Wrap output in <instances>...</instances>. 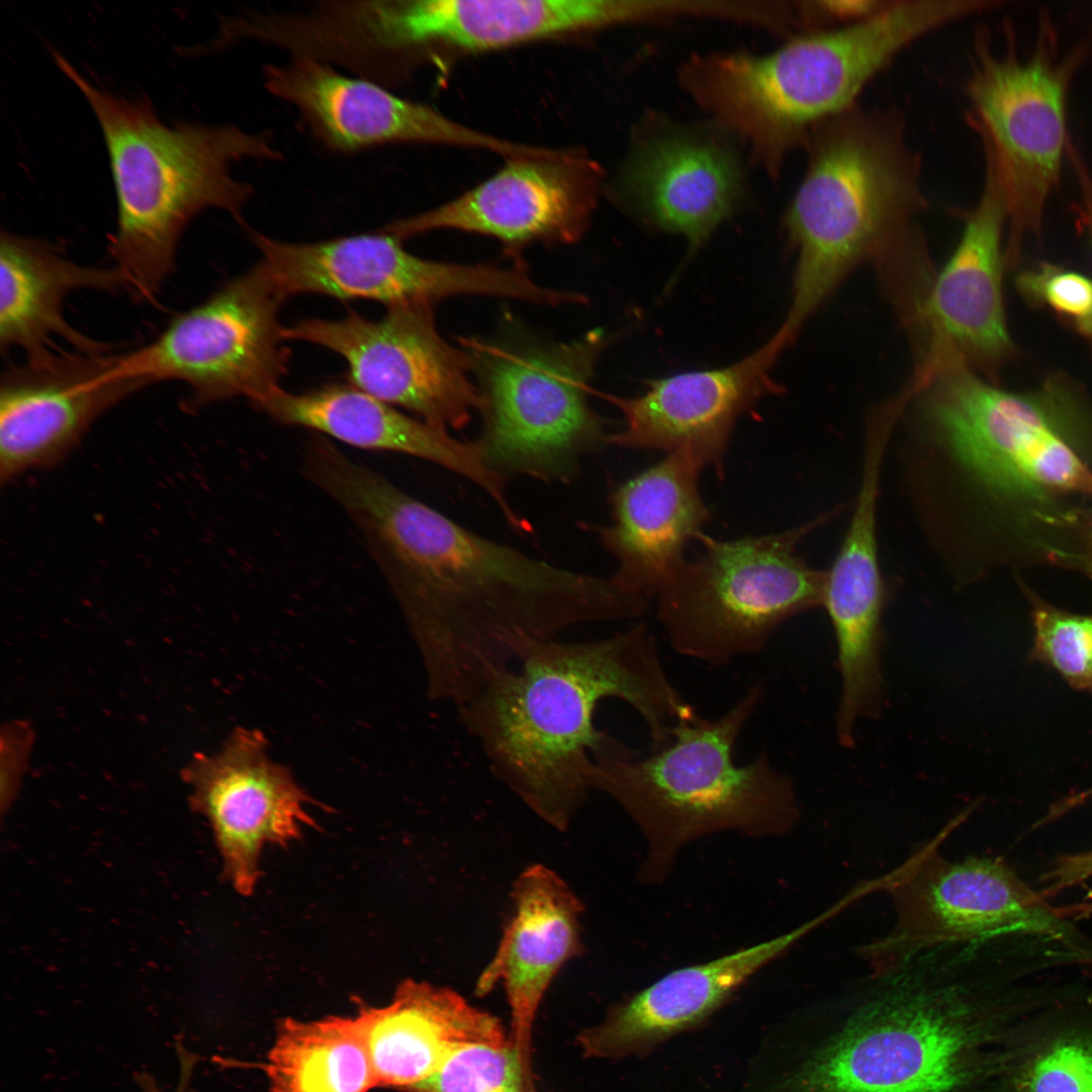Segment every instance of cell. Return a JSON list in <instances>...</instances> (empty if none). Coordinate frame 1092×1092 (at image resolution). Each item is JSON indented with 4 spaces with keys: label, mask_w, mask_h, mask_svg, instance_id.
Instances as JSON below:
<instances>
[{
    "label": "cell",
    "mask_w": 1092,
    "mask_h": 1092,
    "mask_svg": "<svg viewBox=\"0 0 1092 1092\" xmlns=\"http://www.w3.org/2000/svg\"><path fill=\"white\" fill-rule=\"evenodd\" d=\"M829 910L792 930L701 964L673 970L615 1003L605 1019L578 1037L589 1058L645 1057L668 1039L702 1026L760 970L818 926Z\"/></svg>",
    "instance_id": "cell-21"
},
{
    "label": "cell",
    "mask_w": 1092,
    "mask_h": 1092,
    "mask_svg": "<svg viewBox=\"0 0 1092 1092\" xmlns=\"http://www.w3.org/2000/svg\"><path fill=\"white\" fill-rule=\"evenodd\" d=\"M763 693L756 684L717 718L695 713L678 721L670 743L646 757L594 758L592 789L620 805L643 836L640 882L663 883L681 850L702 837L725 831L781 836L798 823L793 780L767 752L745 764L734 760L737 739Z\"/></svg>",
    "instance_id": "cell-8"
},
{
    "label": "cell",
    "mask_w": 1092,
    "mask_h": 1092,
    "mask_svg": "<svg viewBox=\"0 0 1092 1092\" xmlns=\"http://www.w3.org/2000/svg\"><path fill=\"white\" fill-rule=\"evenodd\" d=\"M622 198L655 226L702 246L742 197L734 154L711 139L667 132L638 146L617 186Z\"/></svg>",
    "instance_id": "cell-26"
},
{
    "label": "cell",
    "mask_w": 1092,
    "mask_h": 1092,
    "mask_svg": "<svg viewBox=\"0 0 1092 1092\" xmlns=\"http://www.w3.org/2000/svg\"><path fill=\"white\" fill-rule=\"evenodd\" d=\"M258 729H234L214 754H196L184 778L193 808L213 832L223 875L237 892L253 894L267 845L287 846L316 823L305 810L314 801L289 767L273 761Z\"/></svg>",
    "instance_id": "cell-18"
},
{
    "label": "cell",
    "mask_w": 1092,
    "mask_h": 1092,
    "mask_svg": "<svg viewBox=\"0 0 1092 1092\" xmlns=\"http://www.w3.org/2000/svg\"><path fill=\"white\" fill-rule=\"evenodd\" d=\"M1066 155L1069 157L1080 191L1081 203L1078 210L1092 243V173L1072 142L1068 145Z\"/></svg>",
    "instance_id": "cell-35"
},
{
    "label": "cell",
    "mask_w": 1092,
    "mask_h": 1092,
    "mask_svg": "<svg viewBox=\"0 0 1092 1092\" xmlns=\"http://www.w3.org/2000/svg\"><path fill=\"white\" fill-rule=\"evenodd\" d=\"M117 356L50 349L2 372V480L56 463L100 416L152 385L114 376Z\"/></svg>",
    "instance_id": "cell-19"
},
{
    "label": "cell",
    "mask_w": 1092,
    "mask_h": 1092,
    "mask_svg": "<svg viewBox=\"0 0 1092 1092\" xmlns=\"http://www.w3.org/2000/svg\"><path fill=\"white\" fill-rule=\"evenodd\" d=\"M703 468L690 454L669 453L611 493L613 522L594 529L624 589L651 601L686 559L711 518L699 489Z\"/></svg>",
    "instance_id": "cell-24"
},
{
    "label": "cell",
    "mask_w": 1092,
    "mask_h": 1092,
    "mask_svg": "<svg viewBox=\"0 0 1092 1092\" xmlns=\"http://www.w3.org/2000/svg\"><path fill=\"white\" fill-rule=\"evenodd\" d=\"M835 512L757 537L720 540L699 534L701 553L685 559L654 597L669 646L722 666L762 651L781 624L822 607L826 570L808 565L797 548Z\"/></svg>",
    "instance_id": "cell-9"
},
{
    "label": "cell",
    "mask_w": 1092,
    "mask_h": 1092,
    "mask_svg": "<svg viewBox=\"0 0 1092 1092\" xmlns=\"http://www.w3.org/2000/svg\"><path fill=\"white\" fill-rule=\"evenodd\" d=\"M1035 651L1076 689L1092 693V616L1034 612Z\"/></svg>",
    "instance_id": "cell-33"
},
{
    "label": "cell",
    "mask_w": 1092,
    "mask_h": 1092,
    "mask_svg": "<svg viewBox=\"0 0 1092 1092\" xmlns=\"http://www.w3.org/2000/svg\"><path fill=\"white\" fill-rule=\"evenodd\" d=\"M266 91L292 107L312 138L339 154L401 144H437L494 152L506 158L533 153L463 125L391 89L307 57H288L262 70Z\"/></svg>",
    "instance_id": "cell-17"
},
{
    "label": "cell",
    "mask_w": 1092,
    "mask_h": 1092,
    "mask_svg": "<svg viewBox=\"0 0 1092 1092\" xmlns=\"http://www.w3.org/2000/svg\"><path fill=\"white\" fill-rule=\"evenodd\" d=\"M369 541L418 647L431 699L460 707L531 644L639 619L648 600L476 534L344 458L324 480Z\"/></svg>",
    "instance_id": "cell-1"
},
{
    "label": "cell",
    "mask_w": 1092,
    "mask_h": 1092,
    "mask_svg": "<svg viewBox=\"0 0 1092 1092\" xmlns=\"http://www.w3.org/2000/svg\"><path fill=\"white\" fill-rule=\"evenodd\" d=\"M1084 48L1058 57L1055 32L1042 21L1034 48L1018 56L975 43L966 93L970 121L980 134L1007 201L1006 267H1015L1026 235L1040 234L1046 201L1059 185L1070 142L1067 97Z\"/></svg>",
    "instance_id": "cell-12"
},
{
    "label": "cell",
    "mask_w": 1092,
    "mask_h": 1092,
    "mask_svg": "<svg viewBox=\"0 0 1092 1092\" xmlns=\"http://www.w3.org/2000/svg\"><path fill=\"white\" fill-rule=\"evenodd\" d=\"M433 306L387 307L378 321L354 310L339 320L305 318L283 328L282 338L338 353L355 387L435 428L460 430L481 412L483 396L472 381L468 353L442 338Z\"/></svg>",
    "instance_id": "cell-14"
},
{
    "label": "cell",
    "mask_w": 1092,
    "mask_h": 1092,
    "mask_svg": "<svg viewBox=\"0 0 1092 1092\" xmlns=\"http://www.w3.org/2000/svg\"><path fill=\"white\" fill-rule=\"evenodd\" d=\"M1091 534H1092V523H1091Z\"/></svg>",
    "instance_id": "cell-37"
},
{
    "label": "cell",
    "mask_w": 1092,
    "mask_h": 1092,
    "mask_svg": "<svg viewBox=\"0 0 1092 1092\" xmlns=\"http://www.w3.org/2000/svg\"><path fill=\"white\" fill-rule=\"evenodd\" d=\"M607 341L599 330L561 344L462 341L483 396L476 441L489 467L567 482L584 454L608 443L605 421L587 399Z\"/></svg>",
    "instance_id": "cell-10"
},
{
    "label": "cell",
    "mask_w": 1092,
    "mask_h": 1092,
    "mask_svg": "<svg viewBox=\"0 0 1092 1092\" xmlns=\"http://www.w3.org/2000/svg\"><path fill=\"white\" fill-rule=\"evenodd\" d=\"M980 949L946 945L872 974L835 1033L798 1014L769 1027L727 1092H965L996 1088L1011 1014L981 997Z\"/></svg>",
    "instance_id": "cell-4"
},
{
    "label": "cell",
    "mask_w": 1092,
    "mask_h": 1092,
    "mask_svg": "<svg viewBox=\"0 0 1092 1092\" xmlns=\"http://www.w3.org/2000/svg\"><path fill=\"white\" fill-rule=\"evenodd\" d=\"M954 816L936 835L886 874L883 891L894 908L890 930L858 948L873 974L892 970L923 951L1033 935L1091 956L1078 931L1042 894L1000 858H946L940 846L969 816Z\"/></svg>",
    "instance_id": "cell-11"
},
{
    "label": "cell",
    "mask_w": 1092,
    "mask_h": 1092,
    "mask_svg": "<svg viewBox=\"0 0 1092 1092\" xmlns=\"http://www.w3.org/2000/svg\"><path fill=\"white\" fill-rule=\"evenodd\" d=\"M266 1074L272 1092H367L377 1086L356 1016L283 1019Z\"/></svg>",
    "instance_id": "cell-31"
},
{
    "label": "cell",
    "mask_w": 1092,
    "mask_h": 1092,
    "mask_svg": "<svg viewBox=\"0 0 1092 1092\" xmlns=\"http://www.w3.org/2000/svg\"><path fill=\"white\" fill-rule=\"evenodd\" d=\"M252 404L277 422L312 429L357 448L397 452L438 464L484 490L509 523L519 517L507 497V476L487 465L477 441L456 439L350 382L302 393L277 386Z\"/></svg>",
    "instance_id": "cell-23"
},
{
    "label": "cell",
    "mask_w": 1092,
    "mask_h": 1092,
    "mask_svg": "<svg viewBox=\"0 0 1092 1092\" xmlns=\"http://www.w3.org/2000/svg\"><path fill=\"white\" fill-rule=\"evenodd\" d=\"M618 699L642 718L652 748L696 711L671 682L645 623L603 639L531 644L457 708L493 775L545 822L564 830L592 789L595 757L637 755L595 724Z\"/></svg>",
    "instance_id": "cell-3"
},
{
    "label": "cell",
    "mask_w": 1092,
    "mask_h": 1092,
    "mask_svg": "<svg viewBox=\"0 0 1092 1092\" xmlns=\"http://www.w3.org/2000/svg\"><path fill=\"white\" fill-rule=\"evenodd\" d=\"M893 438L904 492L922 533L971 545L997 508L1059 493L1092 494V469L1075 437L1092 411L1060 373L1027 392L995 385L949 345L917 357Z\"/></svg>",
    "instance_id": "cell-2"
},
{
    "label": "cell",
    "mask_w": 1092,
    "mask_h": 1092,
    "mask_svg": "<svg viewBox=\"0 0 1092 1092\" xmlns=\"http://www.w3.org/2000/svg\"><path fill=\"white\" fill-rule=\"evenodd\" d=\"M395 11L414 57L430 46L489 51L640 16L634 0H396Z\"/></svg>",
    "instance_id": "cell-28"
},
{
    "label": "cell",
    "mask_w": 1092,
    "mask_h": 1092,
    "mask_svg": "<svg viewBox=\"0 0 1092 1092\" xmlns=\"http://www.w3.org/2000/svg\"><path fill=\"white\" fill-rule=\"evenodd\" d=\"M514 913L497 948L478 977L476 993L502 984L511 1012L509 1038L532 1063V1032L555 976L583 952V905L568 884L543 866L526 868L513 888Z\"/></svg>",
    "instance_id": "cell-25"
},
{
    "label": "cell",
    "mask_w": 1092,
    "mask_h": 1092,
    "mask_svg": "<svg viewBox=\"0 0 1092 1092\" xmlns=\"http://www.w3.org/2000/svg\"><path fill=\"white\" fill-rule=\"evenodd\" d=\"M998 1071L1000 1092H1092V1001L1015 1018Z\"/></svg>",
    "instance_id": "cell-30"
},
{
    "label": "cell",
    "mask_w": 1092,
    "mask_h": 1092,
    "mask_svg": "<svg viewBox=\"0 0 1092 1092\" xmlns=\"http://www.w3.org/2000/svg\"><path fill=\"white\" fill-rule=\"evenodd\" d=\"M284 300L258 264L177 314L151 342L118 355L112 373L182 382L191 406L236 396L252 401L287 373L278 321Z\"/></svg>",
    "instance_id": "cell-13"
},
{
    "label": "cell",
    "mask_w": 1092,
    "mask_h": 1092,
    "mask_svg": "<svg viewBox=\"0 0 1092 1092\" xmlns=\"http://www.w3.org/2000/svg\"><path fill=\"white\" fill-rule=\"evenodd\" d=\"M114 293L126 290L115 267L83 265L67 258L52 243L2 231L0 236V348L24 356L53 349V341H66L74 350L109 353L106 343L75 329L64 315V304L74 291Z\"/></svg>",
    "instance_id": "cell-29"
},
{
    "label": "cell",
    "mask_w": 1092,
    "mask_h": 1092,
    "mask_svg": "<svg viewBox=\"0 0 1092 1092\" xmlns=\"http://www.w3.org/2000/svg\"><path fill=\"white\" fill-rule=\"evenodd\" d=\"M1089 909L1092 911V902L1089 903Z\"/></svg>",
    "instance_id": "cell-36"
},
{
    "label": "cell",
    "mask_w": 1092,
    "mask_h": 1092,
    "mask_svg": "<svg viewBox=\"0 0 1092 1092\" xmlns=\"http://www.w3.org/2000/svg\"><path fill=\"white\" fill-rule=\"evenodd\" d=\"M355 1016L377 1086L406 1092L434 1075L459 1049L509 1040L498 1018L459 993L411 979L397 986L388 1004L363 1006Z\"/></svg>",
    "instance_id": "cell-27"
},
{
    "label": "cell",
    "mask_w": 1092,
    "mask_h": 1092,
    "mask_svg": "<svg viewBox=\"0 0 1092 1092\" xmlns=\"http://www.w3.org/2000/svg\"><path fill=\"white\" fill-rule=\"evenodd\" d=\"M52 57L78 88L100 125L109 157L117 216L108 252L126 291L153 302L175 268L180 238L189 222L218 208L244 222L253 196L234 177V164L282 158L266 131L235 124L167 125L148 97L127 99L95 86L58 51Z\"/></svg>",
    "instance_id": "cell-6"
},
{
    "label": "cell",
    "mask_w": 1092,
    "mask_h": 1092,
    "mask_svg": "<svg viewBox=\"0 0 1092 1092\" xmlns=\"http://www.w3.org/2000/svg\"><path fill=\"white\" fill-rule=\"evenodd\" d=\"M806 146L807 170L785 215L797 251L791 304L772 335L785 350L856 267L875 265L885 286L927 259L914 225L926 206L920 160L897 113L855 105Z\"/></svg>",
    "instance_id": "cell-5"
},
{
    "label": "cell",
    "mask_w": 1092,
    "mask_h": 1092,
    "mask_svg": "<svg viewBox=\"0 0 1092 1092\" xmlns=\"http://www.w3.org/2000/svg\"><path fill=\"white\" fill-rule=\"evenodd\" d=\"M601 180L599 165L574 149L509 158L491 177L451 201L393 220L381 231L401 240L458 230L498 240L515 264L531 244H568L587 230Z\"/></svg>",
    "instance_id": "cell-16"
},
{
    "label": "cell",
    "mask_w": 1092,
    "mask_h": 1092,
    "mask_svg": "<svg viewBox=\"0 0 1092 1092\" xmlns=\"http://www.w3.org/2000/svg\"><path fill=\"white\" fill-rule=\"evenodd\" d=\"M408 1092H537L532 1063L510 1038L473 1043L453 1055L429 1079Z\"/></svg>",
    "instance_id": "cell-32"
},
{
    "label": "cell",
    "mask_w": 1092,
    "mask_h": 1092,
    "mask_svg": "<svg viewBox=\"0 0 1092 1092\" xmlns=\"http://www.w3.org/2000/svg\"><path fill=\"white\" fill-rule=\"evenodd\" d=\"M1020 295L1030 305L1050 307L1078 333L1092 340V280L1043 262L1016 278Z\"/></svg>",
    "instance_id": "cell-34"
},
{
    "label": "cell",
    "mask_w": 1092,
    "mask_h": 1092,
    "mask_svg": "<svg viewBox=\"0 0 1092 1092\" xmlns=\"http://www.w3.org/2000/svg\"><path fill=\"white\" fill-rule=\"evenodd\" d=\"M986 158V157H985ZM1007 201L993 163L986 158L984 187L960 242L934 276L921 326L948 344L975 371L994 382L1015 348L1002 294V234Z\"/></svg>",
    "instance_id": "cell-22"
},
{
    "label": "cell",
    "mask_w": 1092,
    "mask_h": 1092,
    "mask_svg": "<svg viewBox=\"0 0 1092 1092\" xmlns=\"http://www.w3.org/2000/svg\"><path fill=\"white\" fill-rule=\"evenodd\" d=\"M781 355L768 339L726 366L650 379L636 396L604 394L623 418L622 429L609 434L608 444L685 452L720 473L738 419L781 390L770 375Z\"/></svg>",
    "instance_id": "cell-20"
},
{
    "label": "cell",
    "mask_w": 1092,
    "mask_h": 1092,
    "mask_svg": "<svg viewBox=\"0 0 1092 1092\" xmlns=\"http://www.w3.org/2000/svg\"><path fill=\"white\" fill-rule=\"evenodd\" d=\"M971 13L966 0L887 1L861 20L799 35L766 55L697 57L681 80L705 110L777 171L818 125L855 106L903 51Z\"/></svg>",
    "instance_id": "cell-7"
},
{
    "label": "cell",
    "mask_w": 1092,
    "mask_h": 1092,
    "mask_svg": "<svg viewBox=\"0 0 1092 1092\" xmlns=\"http://www.w3.org/2000/svg\"><path fill=\"white\" fill-rule=\"evenodd\" d=\"M259 263L275 288L290 295L315 293L368 299L387 307L475 294L530 301L536 284L526 269L457 264L417 257L402 240L378 230L314 243H287L258 233Z\"/></svg>",
    "instance_id": "cell-15"
}]
</instances>
